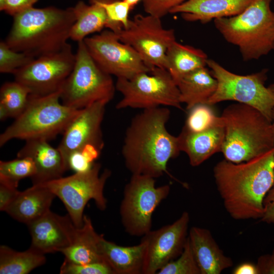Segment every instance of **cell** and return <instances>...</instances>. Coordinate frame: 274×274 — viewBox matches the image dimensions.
<instances>
[{
    "mask_svg": "<svg viewBox=\"0 0 274 274\" xmlns=\"http://www.w3.org/2000/svg\"><path fill=\"white\" fill-rule=\"evenodd\" d=\"M146 247L143 238L138 245L128 247L108 241L103 235L100 240L101 254L115 274H142Z\"/></svg>",
    "mask_w": 274,
    "mask_h": 274,
    "instance_id": "cell-23",
    "label": "cell"
},
{
    "mask_svg": "<svg viewBox=\"0 0 274 274\" xmlns=\"http://www.w3.org/2000/svg\"><path fill=\"white\" fill-rule=\"evenodd\" d=\"M207 66L217 81V87L207 104L233 100L252 107L271 122L274 92L265 85L268 70L247 75L234 74L216 61L209 59Z\"/></svg>",
    "mask_w": 274,
    "mask_h": 274,
    "instance_id": "cell-8",
    "label": "cell"
},
{
    "mask_svg": "<svg viewBox=\"0 0 274 274\" xmlns=\"http://www.w3.org/2000/svg\"><path fill=\"white\" fill-rule=\"evenodd\" d=\"M256 265L258 274H274V255L272 254L261 255Z\"/></svg>",
    "mask_w": 274,
    "mask_h": 274,
    "instance_id": "cell-40",
    "label": "cell"
},
{
    "mask_svg": "<svg viewBox=\"0 0 274 274\" xmlns=\"http://www.w3.org/2000/svg\"><path fill=\"white\" fill-rule=\"evenodd\" d=\"M84 43L90 55L105 72L118 78L129 79L151 69L130 45L111 30L86 38Z\"/></svg>",
    "mask_w": 274,
    "mask_h": 274,
    "instance_id": "cell-13",
    "label": "cell"
},
{
    "mask_svg": "<svg viewBox=\"0 0 274 274\" xmlns=\"http://www.w3.org/2000/svg\"><path fill=\"white\" fill-rule=\"evenodd\" d=\"M233 274H258L256 264L250 262L243 263L233 270Z\"/></svg>",
    "mask_w": 274,
    "mask_h": 274,
    "instance_id": "cell-41",
    "label": "cell"
},
{
    "mask_svg": "<svg viewBox=\"0 0 274 274\" xmlns=\"http://www.w3.org/2000/svg\"><path fill=\"white\" fill-rule=\"evenodd\" d=\"M73 8L33 7L13 16L12 27L5 41L13 50L35 58L54 53L68 43L75 23Z\"/></svg>",
    "mask_w": 274,
    "mask_h": 274,
    "instance_id": "cell-3",
    "label": "cell"
},
{
    "mask_svg": "<svg viewBox=\"0 0 274 274\" xmlns=\"http://www.w3.org/2000/svg\"><path fill=\"white\" fill-rule=\"evenodd\" d=\"M100 168L101 165L95 163L88 170L76 172L37 185L48 189L59 198L75 225L80 228L83 224L85 207L90 200H94L100 210L106 208L104 190L111 172L105 169L100 174Z\"/></svg>",
    "mask_w": 274,
    "mask_h": 274,
    "instance_id": "cell-10",
    "label": "cell"
},
{
    "mask_svg": "<svg viewBox=\"0 0 274 274\" xmlns=\"http://www.w3.org/2000/svg\"><path fill=\"white\" fill-rule=\"evenodd\" d=\"M75 61L76 54L68 44L60 51L34 59L13 74L15 81L27 87L30 95H48L60 89Z\"/></svg>",
    "mask_w": 274,
    "mask_h": 274,
    "instance_id": "cell-15",
    "label": "cell"
},
{
    "mask_svg": "<svg viewBox=\"0 0 274 274\" xmlns=\"http://www.w3.org/2000/svg\"><path fill=\"white\" fill-rule=\"evenodd\" d=\"M31 238L30 248L43 254L60 252L73 242L78 228L68 214L50 210L27 225Z\"/></svg>",
    "mask_w": 274,
    "mask_h": 274,
    "instance_id": "cell-17",
    "label": "cell"
},
{
    "mask_svg": "<svg viewBox=\"0 0 274 274\" xmlns=\"http://www.w3.org/2000/svg\"><path fill=\"white\" fill-rule=\"evenodd\" d=\"M207 55L201 49L174 41L166 53L165 68L177 84L186 75L207 66Z\"/></svg>",
    "mask_w": 274,
    "mask_h": 274,
    "instance_id": "cell-25",
    "label": "cell"
},
{
    "mask_svg": "<svg viewBox=\"0 0 274 274\" xmlns=\"http://www.w3.org/2000/svg\"><path fill=\"white\" fill-rule=\"evenodd\" d=\"M116 89L122 95L117 109L142 110L159 107L182 109L177 84L165 68L154 67L129 79L118 78Z\"/></svg>",
    "mask_w": 274,
    "mask_h": 274,
    "instance_id": "cell-9",
    "label": "cell"
},
{
    "mask_svg": "<svg viewBox=\"0 0 274 274\" xmlns=\"http://www.w3.org/2000/svg\"><path fill=\"white\" fill-rule=\"evenodd\" d=\"M118 35L121 41L139 54L151 70L165 68L166 51L176 41L173 29L165 28L161 18L149 14L135 15Z\"/></svg>",
    "mask_w": 274,
    "mask_h": 274,
    "instance_id": "cell-12",
    "label": "cell"
},
{
    "mask_svg": "<svg viewBox=\"0 0 274 274\" xmlns=\"http://www.w3.org/2000/svg\"><path fill=\"white\" fill-rule=\"evenodd\" d=\"M61 274H115L109 265L105 262L79 264L65 260L60 268Z\"/></svg>",
    "mask_w": 274,
    "mask_h": 274,
    "instance_id": "cell-35",
    "label": "cell"
},
{
    "mask_svg": "<svg viewBox=\"0 0 274 274\" xmlns=\"http://www.w3.org/2000/svg\"><path fill=\"white\" fill-rule=\"evenodd\" d=\"M80 110L63 105L60 90L46 95L30 94L25 110L1 134L0 147L13 139L49 141L63 133Z\"/></svg>",
    "mask_w": 274,
    "mask_h": 274,
    "instance_id": "cell-6",
    "label": "cell"
},
{
    "mask_svg": "<svg viewBox=\"0 0 274 274\" xmlns=\"http://www.w3.org/2000/svg\"><path fill=\"white\" fill-rule=\"evenodd\" d=\"M180 101L188 110L199 104H207L217 87V81L207 66L184 76L177 84Z\"/></svg>",
    "mask_w": 274,
    "mask_h": 274,
    "instance_id": "cell-26",
    "label": "cell"
},
{
    "mask_svg": "<svg viewBox=\"0 0 274 274\" xmlns=\"http://www.w3.org/2000/svg\"><path fill=\"white\" fill-rule=\"evenodd\" d=\"M5 0H0V8H1L5 3Z\"/></svg>",
    "mask_w": 274,
    "mask_h": 274,
    "instance_id": "cell-45",
    "label": "cell"
},
{
    "mask_svg": "<svg viewBox=\"0 0 274 274\" xmlns=\"http://www.w3.org/2000/svg\"><path fill=\"white\" fill-rule=\"evenodd\" d=\"M55 196L48 189L32 185L19 191L4 212L17 221L27 225L50 210Z\"/></svg>",
    "mask_w": 274,
    "mask_h": 274,
    "instance_id": "cell-22",
    "label": "cell"
},
{
    "mask_svg": "<svg viewBox=\"0 0 274 274\" xmlns=\"http://www.w3.org/2000/svg\"><path fill=\"white\" fill-rule=\"evenodd\" d=\"M17 156L28 157L33 160L37 170L36 175L31 178L33 185L59 178L67 171L59 150L45 140L26 141Z\"/></svg>",
    "mask_w": 274,
    "mask_h": 274,
    "instance_id": "cell-18",
    "label": "cell"
},
{
    "mask_svg": "<svg viewBox=\"0 0 274 274\" xmlns=\"http://www.w3.org/2000/svg\"><path fill=\"white\" fill-rule=\"evenodd\" d=\"M104 8L108 24L107 28L118 34L123 28L127 26L131 9L124 0H96Z\"/></svg>",
    "mask_w": 274,
    "mask_h": 274,
    "instance_id": "cell-32",
    "label": "cell"
},
{
    "mask_svg": "<svg viewBox=\"0 0 274 274\" xmlns=\"http://www.w3.org/2000/svg\"><path fill=\"white\" fill-rule=\"evenodd\" d=\"M271 127L274 138V108L272 110L271 113Z\"/></svg>",
    "mask_w": 274,
    "mask_h": 274,
    "instance_id": "cell-43",
    "label": "cell"
},
{
    "mask_svg": "<svg viewBox=\"0 0 274 274\" xmlns=\"http://www.w3.org/2000/svg\"><path fill=\"white\" fill-rule=\"evenodd\" d=\"M225 128L222 152L225 159L239 163L274 148L271 122L256 109L237 103L221 116Z\"/></svg>",
    "mask_w": 274,
    "mask_h": 274,
    "instance_id": "cell-4",
    "label": "cell"
},
{
    "mask_svg": "<svg viewBox=\"0 0 274 274\" xmlns=\"http://www.w3.org/2000/svg\"><path fill=\"white\" fill-rule=\"evenodd\" d=\"M213 175L224 208L233 219H260L264 197L274 185V148L239 163L221 160Z\"/></svg>",
    "mask_w": 274,
    "mask_h": 274,
    "instance_id": "cell-1",
    "label": "cell"
},
{
    "mask_svg": "<svg viewBox=\"0 0 274 274\" xmlns=\"http://www.w3.org/2000/svg\"><path fill=\"white\" fill-rule=\"evenodd\" d=\"M35 58L10 48L5 41L0 42V72L12 74L22 68Z\"/></svg>",
    "mask_w": 274,
    "mask_h": 274,
    "instance_id": "cell-34",
    "label": "cell"
},
{
    "mask_svg": "<svg viewBox=\"0 0 274 274\" xmlns=\"http://www.w3.org/2000/svg\"><path fill=\"white\" fill-rule=\"evenodd\" d=\"M187 0H143L145 12L160 18L169 13L170 10Z\"/></svg>",
    "mask_w": 274,
    "mask_h": 274,
    "instance_id": "cell-36",
    "label": "cell"
},
{
    "mask_svg": "<svg viewBox=\"0 0 274 274\" xmlns=\"http://www.w3.org/2000/svg\"><path fill=\"white\" fill-rule=\"evenodd\" d=\"M115 89L111 76L96 63L84 41L78 42L74 68L60 89L62 103L78 110L96 102L108 104Z\"/></svg>",
    "mask_w": 274,
    "mask_h": 274,
    "instance_id": "cell-7",
    "label": "cell"
},
{
    "mask_svg": "<svg viewBox=\"0 0 274 274\" xmlns=\"http://www.w3.org/2000/svg\"><path fill=\"white\" fill-rule=\"evenodd\" d=\"M260 221L274 225V185L263 200V213Z\"/></svg>",
    "mask_w": 274,
    "mask_h": 274,
    "instance_id": "cell-38",
    "label": "cell"
},
{
    "mask_svg": "<svg viewBox=\"0 0 274 274\" xmlns=\"http://www.w3.org/2000/svg\"><path fill=\"white\" fill-rule=\"evenodd\" d=\"M271 1L254 0L239 14L214 20L225 40L238 47L244 60L258 59L274 50Z\"/></svg>",
    "mask_w": 274,
    "mask_h": 274,
    "instance_id": "cell-5",
    "label": "cell"
},
{
    "mask_svg": "<svg viewBox=\"0 0 274 274\" xmlns=\"http://www.w3.org/2000/svg\"><path fill=\"white\" fill-rule=\"evenodd\" d=\"M33 160L28 157H17L0 161V183L17 188L20 180L32 178L36 174Z\"/></svg>",
    "mask_w": 274,
    "mask_h": 274,
    "instance_id": "cell-30",
    "label": "cell"
},
{
    "mask_svg": "<svg viewBox=\"0 0 274 274\" xmlns=\"http://www.w3.org/2000/svg\"><path fill=\"white\" fill-rule=\"evenodd\" d=\"M90 5L79 1L73 8L75 21L70 32V38L78 42L87 36L101 31L107 27L108 19L104 8L96 0H89Z\"/></svg>",
    "mask_w": 274,
    "mask_h": 274,
    "instance_id": "cell-27",
    "label": "cell"
},
{
    "mask_svg": "<svg viewBox=\"0 0 274 274\" xmlns=\"http://www.w3.org/2000/svg\"><path fill=\"white\" fill-rule=\"evenodd\" d=\"M107 103L94 102L81 109L63 132L57 149L68 170L67 161L76 153L83 152L96 159L104 146L101 124Z\"/></svg>",
    "mask_w": 274,
    "mask_h": 274,
    "instance_id": "cell-14",
    "label": "cell"
},
{
    "mask_svg": "<svg viewBox=\"0 0 274 274\" xmlns=\"http://www.w3.org/2000/svg\"><path fill=\"white\" fill-rule=\"evenodd\" d=\"M38 0H5L0 10L13 17L31 7Z\"/></svg>",
    "mask_w": 274,
    "mask_h": 274,
    "instance_id": "cell-37",
    "label": "cell"
},
{
    "mask_svg": "<svg viewBox=\"0 0 274 274\" xmlns=\"http://www.w3.org/2000/svg\"><path fill=\"white\" fill-rule=\"evenodd\" d=\"M211 107L207 104H199L188 110L182 129L191 132H198L222 123L221 117L217 116Z\"/></svg>",
    "mask_w": 274,
    "mask_h": 274,
    "instance_id": "cell-31",
    "label": "cell"
},
{
    "mask_svg": "<svg viewBox=\"0 0 274 274\" xmlns=\"http://www.w3.org/2000/svg\"><path fill=\"white\" fill-rule=\"evenodd\" d=\"M170 186H155V178L132 174L125 185L120 206L121 222L132 236H144L151 230L155 209L168 195Z\"/></svg>",
    "mask_w": 274,
    "mask_h": 274,
    "instance_id": "cell-11",
    "label": "cell"
},
{
    "mask_svg": "<svg viewBox=\"0 0 274 274\" xmlns=\"http://www.w3.org/2000/svg\"><path fill=\"white\" fill-rule=\"evenodd\" d=\"M272 254L274 255V248H273V249Z\"/></svg>",
    "mask_w": 274,
    "mask_h": 274,
    "instance_id": "cell-46",
    "label": "cell"
},
{
    "mask_svg": "<svg viewBox=\"0 0 274 274\" xmlns=\"http://www.w3.org/2000/svg\"><path fill=\"white\" fill-rule=\"evenodd\" d=\"M29 95L28 89L16 81L3 84L0 89V120L18 117L26 107Z\"/></svg>",
    "mask_w": 274,
    "mask_h": 274,
    "instance_id": "cell-29",
    "label": "cell"
},
{
    "mask_svg": "<svg viewBox=\"0 0 274 274\" xmlns=\"http://www.w3.org/2000/svg\"><path fill=\"white\" fill-rule=\"evenodd\" d=\"M268 88L273 92H274V83H272L271 84H270L269 86H268Z\"/></svg>",
    "mask_w": 274,
    "mask_h": 274,
    "instance_id": "cell-44",
    "label": "cell"
},
{
    "mask_svg": "<svg viewBox=\"0 0 274 274\" xmlns=\"http://www.w3.org/2000/svg\"><path fill=\"white\" fill-rule=\"evenodd\" d=\"M170 111L166 107L143 110L126 129L121 153L131 174L158 178L167 173V165L181 152L178 136L166 124Z\"/></svg>",
    "mask_w": 274,
    "mask_h": 274,
    "instance_id": "cell-2",
    "label": "cell"
},
{
    "mask_svg": "<svg viewBox=\"0 0 274 274\" xmlns=\"http://www.w3.org/2000/svg\"><path fill=\"white\" fill-rule=\"evenodd\" d=\"M189 221V214L185 211L173 223L143 236L146 247L142 274L157 273L181 255L188 236Z\"/></svg>",
    "mask_w": 274,
    "mask_h": 274,
    "instance_id": "cell-16",
    "label": "cell"
},
{
    "mask_svg": "<svg viewBox=\"0 0 274 274\" xmlns=\"http://www.w3.org/2000/svg\"><path fill=\"white\" fill-rule=\"evenodd\" d=\"M17 188L0 183V211L4 212L6 208L18 194Z\"/></svg>",
    "mask_w": 274,
    "mask_h": 274,
    "instance_id": "cell-39",
    "label": "cell"
},
{
    "mask_svg": "<svg viewBox=\"0 0 274 274\" xmlns=\"http://www.w3.org/2000/svg\"><path fill=\"white\" fill-rule=\"evenodd\" d=\"M178 136L181 151L187 155L191 166H197L214 154L221 152L225 137L223 122L198 132L182 129Z\"/></svg>",
    "mask_w": 274,
    "mask_h": 274,
    "instance_id": "cell-21",
    "label": "cell"
},
{
    "mask_svg": "<svg viewBox=\"0 0 274 274\" xmlns=\"http://www.w3.org/2000/svg\"><path fill=\"white\" fill-rule=\"evenodd\" d=\"M188 238L200 274H220L233 266L231 258L224 254L208 229L193 226Z\"/></svg>",
    "mask_w": 274,
    "mask_h": 274,
    "instance_id": "cell-20",
    "label": "cell"
},
{
    "mask_svg": "<svg viewBox=\"0 0 274 274\" xmlns=\"http://www.w3.org/2000/svg\"><path fill=\"white\" fill-rule=\"evenodd\" d=\"M254 0H187L169 13H180L185 20L202 23L239 14Z\"/></svg>",
    "mask_w": 274,
    "mask_h": 274,
    "instance_id": "cell-19",
    "label": "cell"
},
{
    "mask_svg": "<svg viewBox=\"0 0 274 274\" xmlns=\"http://www.w3.org/2000/svg\"><path fill=\"white\" fill-rule=\"evenodd\" d=\"M101 236L95 231L91 219L84 215L83 224L82 227L78 228L72 244L59 252L63 254L64 260L75 264L107 263L100 250Z\"/></svg>",
    "mask_w": 274,
    "mask_h": 274,
    "instance_id": "cell-24",
    "label": "cell"
},
{
    "mask_svg": "<svg viewBox=\"0 0 274 274\" xmlns=\"http://www.w3.org/2000/svg\"><path fill=\"white\" fill-rule=\"evenodd\" d=\"M157 274H200L188 236L181 255L164 266Z\"/></svg>",
    "mask_w": 274,
    "mask_h": 274,
    "instance_id": "cell-33",
    "label": "cell"
},
{
    "mask_svg": "<svg viewBox=\"0 0 274 274\" xmlns=\"http://www.w3.org/2000/svg\"><path fill=\"white\" fill-rule=\"evenodd\" d=\"M45 254L31 248L20 252L6 245L0 247L1 274H27L46 262Z\"/></svg>",
    "mask_w": 274,
    "mask_h": 274,
    "instance_id": "cell-28",
    "label": "cell"
},
{
    "mask_svg": "<svg viewBox=\"0 0 274 274\" xmlns=\"http://www.w3.org/2000/svg\"><path fill=\"white\" fill-rule=\"evenodd\" d=\"M143 0H124L129 6L131 10H132L134 7L141 1Z\"/></svg>",
    "mask_w": 274,
    "mask_h": 274,
    "instance_id": "cell-42",
    "label": "cell"
}]
</instances>
